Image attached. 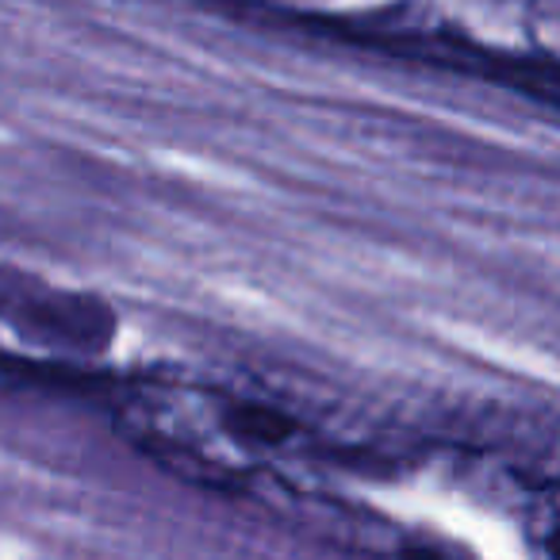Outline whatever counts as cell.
Masks as SVG:
<instances>
[{"label": "cell", "mask_w": 560, "mask_h": 560, "mask_svg": "<svg viewBox=\"0 0 560 560\" xmlns=\"http://www.w3.org/2000/svg\"><path fill=\"white\" fill-rule=\"evenodd\" d=\"M0 560H24V545L9 541V537H0Z\"/></svg>", "instance_id": "3957f363"}, {"label": "cell", "mask_w": 560, "mask_h": 560, "mask_svg": "<svg viewBox=\"0 0 560 560\" xmlns=\"http://www.w3.org/2000/svg\"><path fill=\"white\" fill-rule=\"evenodd\" d=\"M399 560H468V557H460V552H453V549H442V545L415 541V545H407V549L399 552Z\"/></svg>", "instance_id": "7a4b0ae2"}, {"label": "cell", "mask_w": 560, "mask_h": 560, "mask_svg": "<svg viewBox=\"0 0 560 560\" xmlns=\"http://www.w3.org/2000/svg\"><path fill=\"white\" fill-rule=\"evenodd\" d=\"M223 422L231 427L234 438H242V442H261V445H277L280 438L292 430L289 419H280L269 407H234Z\"/></svg>", "instance_id": "6da1fadb"}, {"label": "cell", "mask_w": 560, "mask_h": 560, "mask_svg": "<svg viewBox=\"0 0 560 560\" xmlns=\"http://www.w3.org/2000/svg\"><path fill=\"white\" fill-rule=\"evenodd\" d=\"M549 560H560V526L549 534Z\"/></svg>", "instance_id": "277c9868"}]
</instances>
